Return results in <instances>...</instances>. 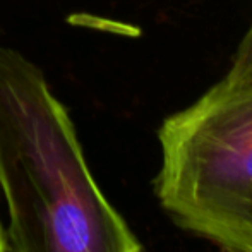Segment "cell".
I'll return each instance as SVG.
<instances>
[{"instance_id":"277c9868","label":"cell","mask_w":252,"mask_h":252,"mask_svg":"<svg viewBox=\"0 0 252 252\" xmlns=\"http://www.w3.org/2000/svg\"><path fill=\"white\" fill-rule=\"evenodd\" d=\"M5 251H7V242H5V237H3L2 226H0V252H5Z\"/></svg>"},{"instance_id":"7a4b0ae2","label":"cell","mask_w":252,"mask_h":252,"mask_svg":"<svg viewBox=\"0 0 252 252\" xmlns=\"http://www.w3.org/2000/svg\"><path fill=\"white\" fill-rule=\"evenodd\" d=\"M155 194L186 232L252 252V81L221 79L163 120Z\"/></svg>"},{"instance_id":"6da1fadb","label":"cell","mask_w":252,"mask_h":252,"mask_svg":"<svg viewBox=\"0 0 252 252\" xmlns=\"http://www.w3.org/2000/svg\"><path fill=\"white\" fill-rule=\"evenodd\" d=\"M0 187L12 252H143L98 187L43 72L0 48Z\"/></svg>"},{"instance_id":"3957f363","label":"cell","mask_w":252,"mask_h":252,"mask_svg":"<svg viewBox=\"0 0 252 252\" xmlns=\"http://www.w3.org/2000/svg\"><path fill=\"white\" fill-rule=\"evenodd\" d=\"M223 79L233 81V83L252 81V23L240 40L239 48L233 55L232 65Z\"/></svg>"}]
</instances>
